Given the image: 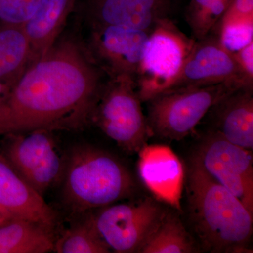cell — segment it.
Listing matches in <instances>:
<instances>
[{"label":"cell","instance_id":"21","mask_svg":"<svg viewBox=\"0 0 253 253\" xmlns=\"http://www.w3.org/2000/svg\"><path fill=\"white\" fill-rule=\"evenodd\" d=\"M234 0H191L186 19L195 41L208 36L220 21Z\"/></svg>","mask_w":253,"mask_h":253},{"label":"cell","instance_id":"25","mask_svg":"<svg viewBox=\"0 0 253 253\" xmlns=\"http://www.w3.org/2000/svg\"><path fill=\"white\" fill-rule=\"evenodd\" d=\"M233 56L246 77L253 82V42L233 54Z\"/></svg>","mask_w":253,"mask_h":253},{"label":"cell","instance_id":"14","mask_svg":"<svg viewBox=\"0 0 253 253\" xmlns=\"http://www.w3.org/2000/svg\"><path fill=\"white\" fill-rule=\"evenodd\" d=\"M0 214L6 219H24L53 231L56 212L32 189L0 154Z\"/></svg>","mask_w":253,"mask_h":253},{"label":"cell","instance_id":"7","mask_svg":"<svg viewBox=\"0 0 253 253\" xmlns=\"http://www.w3.org/2000/svg\"><path fill=\"white\" fill-rule=\"evenodd\" d=\"M167 211L158 200L146 197L109 205L91 217L110 249L118 253H139Z\"/></svg>","mask_w":253,"mask_h":253},{"label":"cell","instance_id":"4","mask_svg":"<svg viewBox=\"0 0 253 253\" xmlns=\"http://www.w3.org/2000/svg\"><path fill=\"white\" fill-rule=\"evenodd\" d=\"M242 86L233 83L186 86L161 93L149 101L147 121L152 136L179 141L191 134L211 108Z\"/></svg>","mask_w":253,"mask_h":253},{"label":"cell","instance_id":"10","mask_svg":"<svg viewBox=\"0 0 253 253\" xmlns=\"http://www.w3.org/2000/svg\"><path fill=\"white\" fill-rule=\"evenodd\" d=\"M221 83L253 86V82L246 77L233 55L211 33L204 39L196 41L181 71L166 91Z\"/></svg>","mask_w":253,"mask_h":253},{"label":"cell","instance_id":"3","mask_svg":"<svg viewBox=\"0 0 253 253\" xmlns=\"http://www.w3.org/2000/svg\"><path fill=\"white\" fill-rule=\"evenodd\" d=\"M63 201L73 212L83 213L132 197L134 176L118 158L90 145L71 151L66 161Z\"/></svg>","mask_w":253,"mask_h":253},{"label":"cell","instance_id":"20","mask_svg":"<svg viewBox=\"0 0 253 253\" xmlns=\"http://www.w3.org/2000/svg\"><path fill=\"white\" fill-rule=\"evenodd\" d=\"M53 251L59 253H109L111 249L99 235L89 214L55 240Z\"/></svg>","mask_w":253,"mask_h":253},{"label":"cell","instance_id":"26","mask_svg":"<svg viewBox=\"0 0 253 253\" xmlns=\"http://www.w3.org/2000/svg\"><path fill=\"white\" fill-rule=\"evenodd\" d=\"M9 89L10 87L9 86L0 82V104H1L3 99H4L7 93L9 92Z\"/></svg>","mask_w":253,"mask_h":253},{"label":"cell","instance_id":"17","mask_svg":"<svg viewBox=\"0 0 253 253\" xmlns=\"http://www.w3.org/2000/svg\"><path fill=\"white\" fill-rule=\"evenodd\" d=\"M53 231L24 219L0 225V253H44L53 251Z\"/></svg>","mask_w":253,"mask_h":253},{"label":"cell","instance_id":"16","mask_svg":"<svg viewBox=\"0 0 253 253\" xmlns=\"http://www.w3.org/2000/svg\"><path fill=\"white\" fill-rule=\"evenodd\" d=\"M74 4L75 0L40 1L34 14L23 26L31 46V64L52 49Z\"/></svg>","mask_w":253,"mask_h":253},{"label":"cell","instance_id":"2","mask_svg":"<svg viewBox=\"0 0 253 253\" xmlns=\"http://www.w3.org/2000/svg\"><path fill=\"white\" fill-rule=\"evenodd\" d=\"M186 183L189 220L203 249L211 253H252L253 214L205 171L194 155Z\"/></svg>","mask_w":253,"mask_h":253},{"label":"cell","instance_id":"19","mask_svg":"<svg viewBox=\"0 0 253 253\" xmlns=\"http://www.w3.org/2000/svg\"><path fill=\"white\" fill-rule=\"evenodd\" d=\"M198 249L180 218L168 209L139 253H193Z\"/></svg>","mask_w":253,"mask_h":253},{"label":"cell","instance_id":"22","mask_svg":"<svg viewBox=\"0 0 253 253\" xmlns=\"http://www.w3.org/2000/svg\"><path fill=\"white\" fill-rule=\"evenodd\" d=\"M211 33L215 35L221 46L231 54L253 42V19L218 23Z\"/></svg>","mask_w":253,"mask_h":253},{"label":"cell","instance_id":"27","mask_svg":"<svg viewBox=\"0 0 253 253\" xmlns=\"http://www.w3.org/2000/svg\"><path fill=\"white\" fill-rule=\"evenodd\" d=\"M9 221V219H6L4 216H3L2 214H0V225L1 224H4V223L6 222V221Z\"/></svg>","mask_w":253,"mask_h":253},{"label":"cell","instance_id":"5","mask_svg":"<svg viewBox=\"0 0 253 253\" xmlns=\"http://www.w3.org/2000/svg\"><path fill=\"white\" fill-rule=\"evenodd\" d=\"M141 104L134 80L111 79L104 84L91 121L121 149L136 154L152 136Z\"/></svg>","mask_w":253,"mask_h":253},{"label":"cell","instance_id":"1","mask_svg":"<svg viewBox=\"0 0 253 253\" xmlns=\"http://www.w3.org/2000/svg\"><path fill=\"white\" fill-rule=\"evenodd\" d=\"M104 86L99 67L77 42L56 43L0 104V136L81 129L91 121Z\"/></svg>","mask_w":253,"mask_h":253},{"label":"cell","instance_id":"11","mask_svg":"<svg viewBox=\"0 0 253 253\" xmlns=\"http://www.w3.org/2000/svg\"><path fill=\"white\" fill-rule=\"evenodd\" d=\"M150 33L119 26H91L89 55L111 79L127 77L135 82Z\"/></svg>","mask_w":253,"mask_h":253},{"label":"cell","instance_id":"18","mask_svg":"<svg viewBox=\"0 0 253 253\" xmlns=\"http://www.w3.org/2000/svg\"><path fill=\"white\" fill-rule=\"evenodd\" d=\"M31 59V46L23 26L0 24V82L11 88Z\"/></svg>","mask_w":253,"mask_h":253},{"label":"cell","instance_id":"6","mask_svg":"<svg viewBox=\"0 0 253 253\" xmlns=\"http://www.w3.org/2000/svg\"><path fill=\"white\" fill-rule=\"evenodd\" d=\"M195 42L169 18L158 21L149 33L136 73V90L141 103L167 90Z\"/></svg>","mask_w":253,"mask_h":253},{"label":"cell","instance_id":"9","mask_svg":"<svg viewBox=\"0 0 253 253\" xmlns=\"http://www.w3.org/2000/svg\"><path fill=\"white\" fill-rule=\"evenodd\" d=\"M194 156L205 171L232 193L253 214L252 151L229 142L212 130L204 136Z\"/></svg>","mask_w":253,"mask_h":253},{"label":"cell","instance_id":"12","mask_svg":"<svg viewBox=\"0 0 253 253\" xmlns=\"http://www.w3.org/2000/svg\"><path fill=\"white\" fill-rule=\"evenodd\" d=\"M138 154V174L144 185L155 199L181 212L184 171L179 158L163 145L146 144Z\"/></svg>","mask_w":253,"mask_h":253},{"label":"cell","instance_id":"13","mask_svg":"<svg viewBox=\"0 0 253 253\" xmlns=\"http://www.w3.org/2000/svg\"><path fill=\"white\" fill-rule=\"evenodd\" d=\"M172 0H86L91 26H113L151 32L168 18Z\"/></svg>","mask_w":253,"mask_h":253},{"label":"cell","instance_id":"8","mask_svg":"<svg viewBox=\"0 0 253 253\" xmlns=\"http://www.w3.org/2000/svg\"><path fill=\"white\" fill-rule=\"evenodd\" d=\"M51 131L38 129L6 135L1 155L38 194L61 180L66 161L58 151Z\"/></svg>","mask_w":253,"mask_h":253},{"label":"cell","instance_id":"15","mask_svg":"<svg viewBox=\"0 0 253 253\" xmlns=\"http://www.w3.org/2000/svg\"><path fill=\"white\" fill-rule=\"evenodd\" d=\"M253 86L231 91L211 108L214 129L240 147L253 149Z\"/></svg>","mask_w":253,"mask_h":253},{"label":"cell","instance_id":"23","mask_svg":"<svg viewBox=\"0 0 253 253\" xmlns=\"http://www.w3.org/2000/svg\"><path fill=\"white\" fill-rule=\"evenodd\" d=\"M41 0H0V24L23 26Z\"/></svg>","mask_w":253,"mask_h":253},{"label":"cell","instance_id":"24","mask_svg":"<svg viewBox=\"0 0 253 253\" xmlns=\"http://www.w3.org/2000/svg\"><path fill=\"white\" fill-rule=\"evenodd\" d=\"M253 19V0H234L219 23Z\"/></svg>","mask_w":253,"mask_h":253}]
</instances>
